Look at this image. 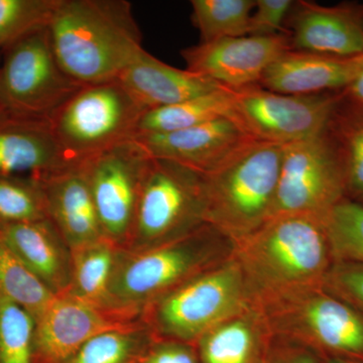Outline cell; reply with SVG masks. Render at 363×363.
<instances>
[{
	"instance_id": "6da1fadb",
	"label": "cell",
	"mask_w": 363,
	"mask_h": 363,
	"mask_svg": "<svg viewBox=\"0 0 363 363\" xmlns=\"http://www.w3.org/2000/svg\"><path fill=\"white\" fill-rule=\"evenodd\" d=\"M48 32L60 66L83 86L116 80L145 51L124 0H59Z\"/></svg>"
},
{
	"instance_id": "7a4b0ae2",
	"label": "cell",
	"mask_w": 363,
	"mask_h": 363,
	"mask_svg": "<svg viewBox=\"0 0 363 363\" xmlns=\"http://www.w3.org/2000/svg\"><path fill=\"white\" fill-rule=\"evenodd\" d=\"M233 257L255 305L322 285L333 262L324 219L307 214L267 219L255 233L234 243Z\"/></svg>"
},
{
	"instance_id": "3957f363",
	"label": "cell",
	"mask_w": 363,
	"mask_h": 363,
	"mask_svg": "<svg viewBox=\"0 0 363 363\" xmlns=\"http://www.w3.org/2000/svg\"><path fill=\"white\" fill-rule=\"evenodd\" d=\"M234 242L210 224L157 247L119 250L111 293L117 308L143 314L150 303L233 257Z\"/></svg>"
},
{
	"instance_id": "277c9868",
	"label": "cell",
	"mask_w": 363,
	"mask_h": 363,
	"mask_svg": "<svg viewBox=\"0 0 363 363\" xmlns=\"http://www.w3.org/2000/svg\"><path fill=\"white\" fill-rule=\"evenodd\" d=\"M283 145L253 140L204 175L206 222L234 243L269 218Z\"/></svg>"
},
{
	"instance_id": "5b68a950",
	"label": "cell",
	"mask_w": 363,
	"mask_h": 363,
	"mask_svg": "<svg viewBox=\"0 0 363 363\" xmlns=\"http://www.w3.org/2000/svg\"><path fill=\"white\" fill-rule=\"evenodd\" d=\"M255 305L233 255L150 303L142 320L157 339L195 345L217 325Z\"/></svg>"
},
{
	"instance_id": "8992f818",
	"label": "cell",
	"mask_w": 363,
	"mask_h": 363,
	"mask_svg": "<svg viewBox=\"0 0 363 363\" xmlns=\"http://www.w3.org/2000/svg\"><path fill=\"white\" fill-rule=\"evenodd\" d=\"M257 306L269 333L304 344L322 357L363 362V315L322 285L298 289Z\"/></svg>"
},
{
	"instance_id": "52a82bcc",
	"label": "cell",
	"mask_w": 363,
	"mask_h": 363,
	"mask_svg": "<svg viewBox=\"0 0 363 363\" xmlns=\"http://www.w3.org/2000/svg\"><path fill=\"white\" fill-rule=\"evenodd\" d=\"M145 111L118 80L80 88L50 118L69 164H79L135 138Z\"/></svg>"
},
{
	"instance_id": "ba28073f",
	"label": "cell",
	"mask_w": 363,
	"mask_h": 363,
	"mask_svg": "<svg viewBox=\"0 0 363 363\" xmlns=\"http://www.w3.org/2000/svg\"><path fill=\"white\" fill-rule=\"evenodd\" d=\"M207 224L205 177L178 162L152 157L140 189L126 250L157 247Z\"/></svg>"
},
{
	"instance_id": "9c48e42d",
	"label": "cell",
	"mask_w": 363,
	"mask_h": 363,
	"mask_svg": "<svg viewBox=\"0 0 363 363\" xmlns=\"http://www.w3.org/2000/svg\"><path fill=\"white\" fill-rule=\"evenodd\" d=\"M0 66V109L49 119L83 85L69 77L55 56L47 28L4 49Z\"/></svg>"
},
{
	"instance_id": "30bf717a",
	"label": "cell",
	"mask_w": 363,
	"mask_h": 363,
	"mask_svg": "<svg viewBox=\"0 0 363 363\" xmlns=\"http://www.w3.org/2000/svg\"><path fill=\"white\" fill-rule=\"evenodd\" d=\"M345 198L342 164L329 128L322 135L283 145L269 218L307 214L324 219Z\"/></svg>"
},
{
	"instance_id": "8fae6325",
	"label": "cell",
	"mask_w": 363,
	"mask_h": 363,
	"mask_svg": "<svg viewBox=\"0 0 363 363\" xmlns=\"http://www.w3.org/2000/svg\"><path fill=\"white\" fill-rule=\"evenodd\" d=\"M230 91L233 118L253 140L289 143L308 140L328 130L342 95L339 92L288 95L253 85Z\"/></svg>"
},
{
	"instance_id": "7c38bea8",
	"label": "cell",
	"mask_w": 363,
	"mask_h": 363,
	"mask_svg": "<svg viewBox=\"0 0 363 363\" xmlns=\"http://www.w3.org/2000/svg\"><path fill=\"white\" fill-rule=\"evenodd\" d=\"M150 160L133 138L82 162L104 238L121 250L130 238Z\"/></svg>"
},
{
	"instance_id": "4fadbf2b",
	"label": "cell",
	"mask_w": 363,
	"mask_h": 363,
	"mask_svg": "<svg viewBox=\"0 0 363 363\" xmlns=\"http://www.w3.org/2000/svg\"><path fill=\"white\" fill-rule=\"evenodd\" d=\"M33 321L32 363H64L91 338L143 320L138 313L104 309L63 294Z\"/></svg>"
},
{
	"instance_id": "5bb4252c",
	"label": "cell",
	"mask_w": 363,
	"mask_h": 363,
	"mask_svg": "<svg viewBox=\"0 0 363 363\" xmlns=\"http://www.w3.org/2000/svg\"><path fill=\"white\" fill-rule=\"evenodd\" d=\"M292 49L290 35L227 38L200 43L181 52L188 70L229 90L259 84L264 72Z\"/></svg>"
},
{
	"instance_id": "9a60e30c",
	"label": "cell",
	"mask_w": 363,
	"mask_h": 363,
	"mask_svg": "<svg viewBox=\"0 0 363 363\" xmlns=\"http://www.w3.org/2000/svg\"><path fill=\"white\" fill-rule=\"evenodd\" d=\"M135 138L154 159L178 162L203 175L219 168L253 140L233 117L172 133L136 135Z\"/></svg>"
},
{
	"instance_id": "2e32d148",
	"label": "cell",
	"mask_w": 363,
	"mask_h": 363,
	"mask_svg": "<svg viewBox=\"0 0 363 363\" xmlns=\"http://www.w3.org/2000/svg\"><path fill=\"white\" fill-rule=\"evenodd\" d=\"M294 13L292 50L339 57L363 55V6L298 1Z\"/></svg>"
},
{
	"instance_id": "e0dca14e",
	"label": "cell",
	"mask_w": 363,
	"mask_h": 363,
	"mask_svg": "<svg viewBox=\"0 0 363 363\" xmlns=\"http://www.w3.org/2000/svg\"><path fill=\"white\" fill-rule=\"evenodd\" d=\"M363 70V55L339 57L289 50L267 68L259 86L288 95L339 92Z\"/></svg>"
},
{
	"instance_id": "ac0fdd59",
	"label": "cell",
	"mask_w": 363,
	"mask_h": 363,
	"mask_svg": "<svg viewBox=\"0 0 363 363\" xmlns=\"http://www.w3.org/2000/svg\"><path fill=\"white\" fill-rule=\"evenodd\" d=\"M39 182L48 218L71 250L104 240V233L82 164H70Z\"/></svg>"
},
{
	"instance_id": "d6986e66",
	"label": "cell",
	"mask_w": 363,
	"mask_h": 363,
	"mask_svg": "<svg viewBox=\"0 0 363 363\" xmlns=\"http://www.w3.org/2000/svg\"><path fill=\"white\" fill-rule=\"evenodd\" d=\"M68 166L49 119L14 116L0 109V176L39 180Z\"/></svg>"
},
{
	"instance_id": "ffe728a7",
	"label": "cell",
	"mask_w": 363,
	"mask_h": 363,
	"mask_svg": "<svg viewBox=\"0 0 363 363\" xmlns=\"http://www.w3.org/2000/svg\"><path fill=\"white\" fill-rule=\"evenodd\" d=\"M117 80L145 112L224 88L188 69L169 66L145 50Z\"/></svg>"
},
{
	"instance_id": "44dd1931",
	"label": "cell",
	"mask_w": 363,
	"mask_h": 363,
	"mask_svg": "<svg viewBox=\"0 0 363 363\" xmlns=\"http://www.w3.org/2000/svg\"><path fill=\"white\" fill-rule=\"evenodd\" d=\"M0 233L26 267L55 296L68 293L72 250L50 219L0 223Z\"/></svg>"
},
{
	"instance_id": "7402d4cb",
	"label": "cell",
	"mask_w": 363,
	"mask_h": 363,
	"mask_svg": "<svg viewBox=\"0 0 363 363\" xmlns=\"http://www.w3.org/2000/svg\"><path fill=\"white\" fill-rule=\"evenodd\" d=\"M257 305L229 318L195 344L200 363H262L269 337Z\"/></svg>"
},
{
	"instance_id": "603a6c76",
	"label": "cell",
	"mask_w": 363,
	"mask_h": 363,
	"mask_svg": "<svg viewBox=\"0 0 363 363\" xmlns=\"http://www.w3.org/2000/svg\"><path fill=\"white\" fill-rule=\"evenodd\" d=\"M119 250L105 238L72 250L71 285L66 294L104 309L128 311L116 307L111 293Z\"/></svg>"
},
{
	"instance_id": "cb8c5ba5",
	"label": "cell",
	"mask_w": 363,
	"mask_h": 363,
	"mask_svg": "<svg viewBox=\"0 0 363 363\" xmlns=\"http://www.w3.org/2000/svg\"><path fill=\"white\" fill-rule=\"evenodd\" d=\"M224 117L233 118V107L230 91L221 88L181 104L145 112L136 135L186 130Z\"/></svg>"
},
{
	"instance_id": "d4e9b609",
	"label": "cell",
	"mask_w": 363,
	"mask_h": 363,
	"mask_svg": "<svg viewBox=\"0 0 363 363\" xmlns=\"http://www.w3.org/2000/svg\"><path fill=\"white\" fill-rule=\"evenodd\" d=\"M329 131L342 164L346 198L363 205V109L342 97Z\"/></svg>"
},
{
	"instance_id": "484cf974",
	"label": "cell",
	"mask_w": 363,
	"mask_h": 363,
	"mask_svg": "<svg viewBox=\"0 0 363 363\" xmlns=\"http://www.w3.org/2000/svg\"><path fill=\"white\" fill-rule=\"evenodd\" d=\"M155 340L156 336L142 321L91 338L64 363H140Z\"/></svg>"
},
{
	"instance_id": "4316f807",
	"label": "cell",
	"mask_w": 363,
	"mask_h": 363,
	"mask_svg": "<svg viewBox=\"0 0 363 363\" xmlns=\"http://www.w3.org/2000/svg\"><path fill=\"white\" fill-rule=\"evenodd\" d=\"M255 0H192V21L201 43L248 35Z\"/></svg>"
},
{
	"instance_id": "83f0119b",
	"label": "cell",
	"mask_w": 363,
	"mask_h": 363,
	"mask_svg": "<svg viewBox=\"0 0 363 363\" xmlns=\"http://www.w3.org/2000/svg\"><path fill=\"white\" fill-rule=\"evenodd\" d=\"M0 296L16 303L35 319L50 304V292L9 247L0 233Z\"/></svg>"
},
{
	"instance_id": "f1b7e54d",
	"label": "cell",
	"mask_w": 363,
	"mask_h": 363,
	"mask_svg": "<svg viewBox=\"0 0 363 363\" xmlns=\"http://www.w3.org/2000/svg\"><path fill=\"white\" fill-rule=\"evenodd\" d=\"M333 262L363 264V205L341 200L324 218Z\"/></svg>"
},
{
	"instance_id": "f546056e",
	"label": "cell",
	"mask_w": 363,
	"mask_h": 363,
	"mask_svg": "<svg viewBox=\"0 0 363 363\" xmlns=\"http://www.w3.org/2000/svg\"><path fill=\"white\" fill-rule=\"evenodd\" d=\"M48 218L39 182L28 177L0 176V223H21Z\"/></svg>"
},
{
	"instance_id": "4dcf8cb0",
	"label": "cell",
	"mask_w": 363,
	"mask_h": 363,
	"mask_svg": "<svg viewBox=\"0 0 363 363\" xmlns=\"http://www.w3.org/2000/svg\"><path fill=\"white\" fill-rule=\"evenodd\" d=\"M59 0H0V48L49 26Z\"/></svg>"
},
{
	"instance_id": "1f68e13d",
	"label": "cell",
	"mask_w": 363,
	"mask_h": 363,
	"mask_svg": "<svg viewBox=\"0 0 363 363\" xmlns=\"http://www.w3.org/2000/svg\"><path fill=\"white\" fill-rule=\"evenodd\" d=\"M33 318L0 296V363H32Z\"/></svg>"
},
{
	"instance_id": "d6a6232c",
	"label": "cell",
	"mask_w": 363,
	"mask_h": 363,
	"mask_svg": "<svg viewBox=\"0 0 363 363\" xmlns=\"http://www.w3.org/2000/svg\"><path fill=\"white\" fill-rule=\"evenodd\" d=\"M322 286L363 315V264L335 260L325 274Z\"/></svg>"
},
{
	"instance_id": "836d02e7",
	"label": "cell",
	"mask_w": 363,
	"mask_h": 363,
	"mask_svg": "<svg viewBox=\"0 0 363 363\" xmlns=\"http://www.w3.org/2000/svg\"><path fill=\"white\" fill-rule=\"evenodd\" d=\"M293 6L291 0H255L248 35L269 37L283 33L281 26Z\"/></svg>"
},
{
	"instance_id": "e575fe53",
	"label": "cell",
	"mask_w": 363,
	"mask_h": 363,
	"mask_svg": "<svg viewBox=\"0 0 363 363\" xmlns=\"http://www.w3.org/2000/svg\"><path fill=\"white\" fill-rule=\"evenodd\" d=\"M262 363H323V358L304 344L269 334Z\"/></svg>"
},
{
	"instance_id": "d590c367",
	"label": "cell",
	"mask_w": 363,
	"mask_h": 363,
	"mask_svg": "<svg viewBox=\"0 0 363 363\" xmlns=\"http://www.w3.org/2000/svg\"><path fill=\"white\" fill-rule=\"evenodd\" d=\"M140 363H200L196 346L179 341L157 339L154 341Z\"/></svg>"
},
{
	"instance_id": "8d00e7d4",
	"label": "cell",
	"mask_w": 363,
	"mask_h": 363,
	"mask_svg": "<svg viewBox=\"0 0 363 363\" xmlns=\"http://www.w3.org/2000/svg\"><path fill=\"white\" fill-rule=\"evenodd\" d=\"M341 94L347 104L363 109V70L350 86L341 91Z\"/></svg>"
},
{
	"instance_id": "74e56055",
	"label": "cell",
	"mask_w": 363,
	"mask_h": 363,
	"mask_svg": "<svg viewBox=\"0 0 363 363\" xmlns=\"http://www.w3.org/2000/svg\"><path fill=\"white\" fill-rule=\"evenodd\" d=\"M323 363H363L357 362V360L344 359V358L337 357H322Z\"/></svg>"
}]
</instances>
